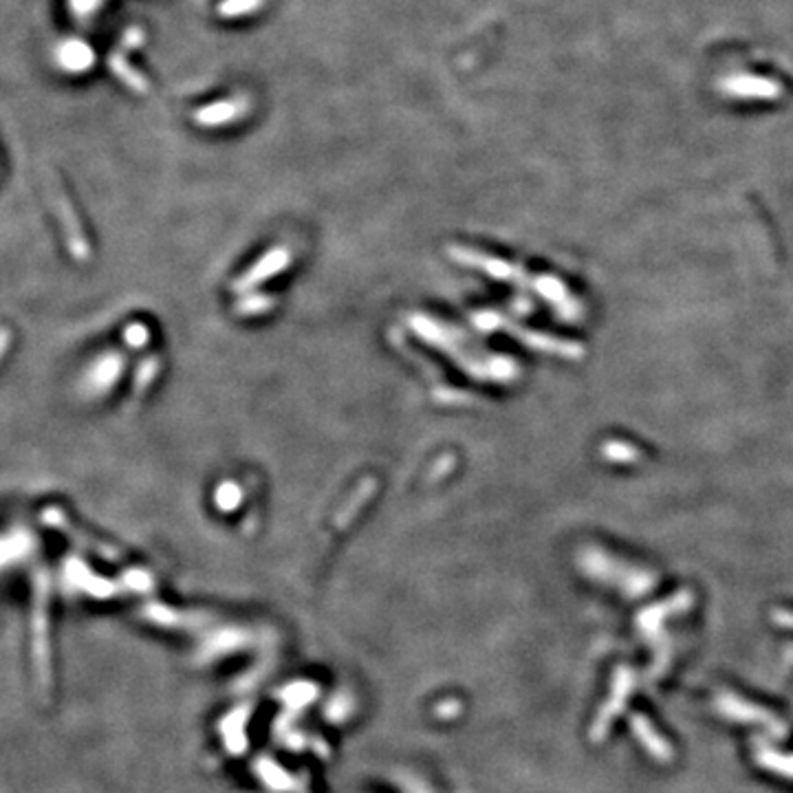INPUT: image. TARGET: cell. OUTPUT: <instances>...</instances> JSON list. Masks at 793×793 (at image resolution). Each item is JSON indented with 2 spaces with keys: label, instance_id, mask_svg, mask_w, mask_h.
Segmentation results:
<instances>
[{
  "label": "cell",
  "instance_id": "cell-1",
  "mask_svg": "<svg viewBox=\"0 0 793 793\" xmlns=\"http://www.w3.org/2000/svg\"><path fill=\"white\" fill-rule=\"evenodd\" d=\"M284 262H287V253H284V252H274L269 258H267V260L260 262L262 267H258V269H253L252 274L245 276V278L237 284V289L252 287V284H256V280L262 278V276L276 274V271H278L280 267H284Z\"/></svg>",
  "mask_w": 793,
  "mask_h": 793
},
{
  "label": "cell",
  "instance_id": "cell-2",
  "mask_svg": "<svg viewBox=\"0 0 793 793\" xmlns=\"http://www.w3.org/2000/svg\"><path fill=\"white\" fill-rule=\"evenodd\" d=\"M238 501H240V489L237 485L232 483L221 485L219 494H216V505H219L221 509H234Z\"/></svg>",
  "mask_w": 793,
  "mask_h": 793
}]
</instances>
